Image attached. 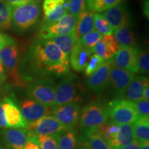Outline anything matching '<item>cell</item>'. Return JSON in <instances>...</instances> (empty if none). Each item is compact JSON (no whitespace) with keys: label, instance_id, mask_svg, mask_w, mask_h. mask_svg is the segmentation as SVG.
Segmentation results:
<instances>
[{"label":"cell","instance_id":"obj_1","mask_svg":"<svg viewBox=\"0 0 149 149\" xmlns=\"http://www.w3.org/2000/svg\"><path fill=\"white\" fill-rule=\"evenodd\" d=\"M19 70L25 84L47 76L59 77L69 72V59L51 40L38 39L30 46Z\"/></svg>","mask_w":149,"mask_h":149},{"label":"cell","instance_id":"obj_2","mask_svg":"<svg viewBox=\"0 0 149 149\" xmlns=\"http://www.w3.org/2000/svg\"><path fill=\"white\" fill-rule=\"evenodd\" d=\"M12 10L11 24L16 31L20 32L31 29L42 17L40 2H29Z\"/></svg>","mask_w":149,"mask_h":149},{"label":"cell","instance_id":"obj_3","mask_svg":"<svg viewBox=\"0 0 149 149\" xmlns=\"http://www.w3.org/2000/svg\"><path fill=\"white\" fill-rule=\"evenodd\" d=\"M0 59L4 68L7 78H9L15 86L24 87L25 84L20 74L21 51L17 44L7 46L0 50Z\"/></svg>","mask_w":149,"mask_h":149},{"label":"cell","instance_id":"obj_4","mask_svg":"<svg viewBox=\"0 0 149 149\" xmlns=\"http://www.w3.org/2000/svg\"><path fill=\"white\" fill-rule=\"evenodd\" d=\"M108 114L111 122L118 124H133L139 119L135 102L124 98H116L109 102Z\"/></svg>","mask_w":149,"mask_h":149},{"label":"cell","instance_id":"obj_5","mask_svg":"<svg viewBox=\"0 0 149 149\" xmlns=\"http://www.w3.org/2000/svg\"><path fill=\"white\" fill-rule=\"evenodd\" d=\"M56 86L55 81L49 77L33 80L27 86V95L46 107H53Z\"/></svg>","mask_w":149,"mask_h":149},{"label":"cell","instance_id":"obj_6","mask_svg":"<svg viewBox=\"0 0 149 149\" xmlns=\"http://www.w3.org/2000/svg\"><path fill=\"white\" fill-rule=\"evenodd\" d=\"M108 107L97 101L91 102L83 108L80 117L81 127L86 130L97 128L108 122Z\"/></svg>","mask_w":149,"mask_h":149},{"label":"cell","instance_id":"obj_7","mask_svg":"<svg viewBox=\"0 0 149 149\" xmlns=\"http://www.w3.org/2000/svg\"><path fill=\"white\" fill-rule=\"evenodd\" d=\"M78 18L66 13L59 21L53 24H43L39 31V39L51 40L55 37L68 35L76 29Z\"/></svg>","mask_w":149,"mask_h":149},{"label":"cell","instance_id":"obj_8","mask_svg":"<svg viewBox=\"0 0 149 149\" xmlns=\"http://www.w3.org/2000/svg\"><path fill=\"white\" fill-rule=\"evenodd\" d=\"M78 84L73 74L65 76L56 86L55 100L53 107L70 102H78Z\"/></svg>","mask_w":149,"mask_h":149},{"label":"cell","instance_id":"obj_9","mask_svg":"<svg viewBox=\"0 0 149 149\" xmlns=\"http://www.w3.org/2000/svg\"><path fill=\"white\" fill-rule=\"evenodd\" d=\"M26 129L29 135L37 137L61 133L68 128L52 115H46L35 122L29 123Z\"/></svg>","mask_w":149,"mask_h":149},{"label":"cell","instance_id":"obj_10","mask_svg":"<svg viewBox=\"0 0 149 149\" xmlns=\"http://www.w3.org/2000/svg\"><path fill=\"white\" fill-rule=\"evenodd\" d=\"M134 77V72L117 68L113 64L109 73L108 88L117 98H123L126 88Z\"/></svg>","mask_w":149,"mask_h":149},{"label":"cell","instance_id":"obj_11","mask_svg":"<svg viewBox=\"0 0 149 149\" xmlns=\"http://www.w3.org/2000/svg\"><path fill=\"white\" fill-rule=\"evenodd\" d=\"M52 116L68 129H72L79 122L81 107L79 102H70L58 107H52Z\"/></svg>","mask_w":149,"mask_h":149},{"label":"cell","instance_id":"obj_12","mask_svg":"<svg viewBox=\"0 0 149 149\" xmlns=\"http://www.w3.org/2000/svg\"><path fill=\"white\" fill-rule=\"evenodd\" d=\"M1 102L8 128H26L28 123L24 118L13 95L5 97Z\"/></svg>","mask_w":149,"mask_h":149},{"label":"cell","instance_id":"obj_13","mask_svg":"<svg viewBox=\"0 0 149 149\" xmlns=\"http://www.w3.org/2000/svg\"><path fill=\"white\" fill-rule=\"evenodd\" d=\"M140 51L137 46H120L112 58L113 66L137 73V58Z\"/></svg>","mask_w":149,"mask_h":149},{"label":"cell","instance_id":"obj_14","mask_svg":"<svg viewBox=\"0 0 149 149\" xmlns=\"http://www.w3.org/2000/svg\"><path fill=\"white\" fill-rule=\"evenodd\" d=\"M112 59L106 61L101 66L89 77L87 80V86L96 94H101L107 90L109 85V77L111 67Z\"/></svg>","mask_w":149,"mask_h":149},{"label":"cell","instance_id":"obj_15","mask_svg":"<svg viewBox=\"0 0 149 149\" xmlns=\"http://www.w3.org/2000/svg\"><path fill=\"white\" fill-rule=\"evenodd\" d=\"M51 108L30 98L23 100L20 105L22 114L28 124L48 115L51 112Z\"/></svg>","mask_w":149,"mask_h":149},{"label":"cell","instance_id":"obj_16","mask_svg":"<svg viewBox=\"0 0 149 149\" xmlns=\"http://www.w3.org/2000/svg\"><path fill=\"white\" fill-rule=\"evenodd\" d=\"M120 48V46L117 44L113 35H102L92 48V51L93 54L107 61L113 58Z\"/></svg>","mask_w":149,"mask_h":149},{"label":"cell","instance_id":"obj_17","mask_svg":"<svg viewBox=\"0 0 149 149\" xmlns=\"http://www.w3.org/2000/svg\"><path fill=\"white\" fill-rule=\"evenodd\" d=\"M66 0H44L43 3V24H51L59 21L67 13L64 4Z\"/></svg>","mask_w":149,"mask_h":149},{"label":"cell","instance_id":"obj_18","mask_svg":"<svg viewBox=\"0 0 149 149\" xmlns=\"http://www.w3.org/2000/svg\"><path fill=\"white\" fill-rule=\"evenodd\" d=\"M0 134L9 149H23L29 136L26 128H6Z\"/></svg>","mask_w":149,"mask_h":149},{"label":"cell","instance_id":"obj_19","mask_svg":"<svg viewBox=\"0 0 149 149\" xmlns=\"http://www.w3.org/2000/svg\"><path fill=\"white\" fill-rule=\"evenodd\" d=\"M102 15L114 30L128 24L130 22L129 14L125 6L122 3L108 9Z\"/></svg>","mask_w":149,"mask_h":149},{"label":"cell","instance_id":"obj_20","mask_svg":"<svg viewBox=\"0 0 149 149\" xmlns=\"http://www.w3.org/2000/svg\"><path fill=\"white\" fill-rule=\"evenodd\" d=\"M92 54V49L76 42L69 56L70 65L73 70L79 72L84 71Z\"/></svg>","mask_w":149,"mask_h":149},{"label":"cell","instance_id":"obj_21","mask_svg":"<svg viewBox=\"0 0 149 149\" xmlns=\"http://www.w3.org/2000/svg\"><path fill=\"white\" fill-rule=\"evenodd\" d=\"M148 84V77L139 75L134 78L128 84L123 98L128 101L137 102L143 99V93L145 86Z\"/></svg>","mask_w":149,"mask_h":149},{"label":"cell","instance_id":"obj_22","mask_svg":"<svg viewBox=\"0 0 149 149\" xmlns=\"http://www.w3.org/2000/svg\"><path fill=\"white\" fill-rule=\"evenodd\" d=\"M135 141H136V138L133 124H123L120 126L118 133L109 144L113 149H117L131 144Z\"/></svg>","mask_w":149,"mask_h":149},{"label":"cell","instance_id":"obj_23","mask_svg":"<svg viewBox=\"0 0 149 149\" xmlns=\"http://www.w3.org/2000/svg\"><path fill=\"white\" fill-rule=\"evenodd\" d=\"M94 13L86 9L84 12L80 15L76 29L74 30V36L77 40H79L84 35L95 30L94 27Z\"/></svg>","mask_w":149,"mask_h":149},{"label":"cell","instance_id":"obj_24","mask_svg":"<svg viewBox=\"0 0 149 149\" xmlns=\"http://www.w3.org/2000/svg\"><path fill=\"white\" fill-rule=\"evenodd\" d=\"M114 37L120 46H135L137 39L129 24L114 31Z\"/></svg>","mask_w":149,"mask_h":149},{"label":"cell","instance_id":"obj_25","mask_svg":"<svg viewBox=\"0 0 149 149\" xmlns=\"http://www.w3.org/2000/svg\"><path fill=\"white\" fill-rule=\"evenodd\" d=\"M50 40H51L68 59H69L70 52L77 41L74 36V32L68 35L55 37Z\"/></svg>","mask_w":149,"mask_h":149},{"label":"cell","instance_id":"obj_26","mask_svg":"<svg viewBox=\"0 0 149 149\" xmlns=\"http://www.w3.org/2000/svg\"><path fill=\"white\" fill-rule=\"evenodd\" d=\"M83 137L91 149H113L99 135L95 129L86 130Z\"/></svg>","mask_w":149,"mask_h":149},{"label":"cell","instance_id":"obj_27","mask_svg":"<svg viewBox=\"0 0 149 149\" xmlns=\"http://www.w3.org/2000/svg\"><path fill=\"white\" fill-rule=\"evenodd\" d=\"M136 140L139 143L149 141V117H140L133 124Z\"/></svg>","mask_w":149,"mask_h":149},{"label":"cell","instance_id":"obj_28","mask_svg":"<svg viewBox=\"0 0 149 149\" xmlns=\"http://www.w3.org/2000/svg\"><path fill=\"white\" fill-rule=\"evenodd\" d=\"M77 134L72 129H68L58 135V149H76Z\"/></svg>","mask_w":149,"mask_h":149},{"label":"cell","instance_id":"obj_29","mask_svg":"<svg viewBox=\"0 0 149 149\" xmlns=\"http://www.w3.org/2000/svg\"><path fill=\"white\" fill-rule=\"evenodd\" d=\"M123 0H86L88 10L100 13L120 4Z\"/></svg>","mask_w":149,"mask_h":149},{"label":"cell","instance_id":"obj_30","mask_svg":"<svg viewBox=\"0 0 149 149\" xmlns=\"http://www.w3.org/2000/svg\"><path fill=\"white\" fill-rule=\"evenodd\" d=\"M120 126L115 123L110 122L102 124L97 128H94L97 132V133L103 138L104 140L109 143L115 136L118 133Z\"/></svg>","mask_w":149,"mask_h":149},{"label":"cell","instance_id":"obj_31","mask_svg":"<svg viewBox=\"0 0 149 149\" xmlns=\"http://www.w3.org/2000/svg\"><path fill=\"white\" fill-rule=\"evenodd\" d=\"M12 10L6 0H0V29L6 30L10 28Z\"/></svg>","mask_w":149,"mask_h":149},{"label":"cell","instance_id":"obj_32","mask_svg":"<svg viewBox=\"0 0 149 149\" xmlns=\"http://www.w3.org/2000/svg\"><path fill=\"white\" fill-rule=\"evenodd\" d=\"M94 27L102 35H111L113 34L115 30L111 27L109 22L105 19L102 14L94 13Z\"/></svg>","mask_w":149,"mask_h":149},{"label":"cell","instance_id":"obj_33","mask_svg":"<svg viewBox=\"0 0 149 149\" xmlns=\"http://www.w3.org/2000/svg\"><path fill=\"white\" fill-rule=\"evenodd\" d=\"M58 135L55 134L37 137L40 149H58Z\"/></svg>","mask_w":149,"mask_h":149},{"label":"cell","instance_id":"obj_34","mask_svg":"<svg viewBox=\"0 0 149 149\" xmlns=\"http://www.w3.org/2000/svg\"><path fill=\"white\" fill-rule=\"evenodd\" d=\"M101 37L102 35L100 33H98L96 30H93V31L88 33V34L84 35L79 40H78L77 42L82 46H85V47L92 49L97 44V42H98L99 40L101 38Z\"/></svg>","mask_w":149,"mask_h":149},{"label":"cell","instance_id":"obj_35","mask_svg":"<svg viewBox=\"0 0 149 149\" xmlns=\"http://www.w3.org/2000/svg\"><path fill=\"white\" fill-rule=\"evenodd\" d=\"M105 60L99 57L95 54H92L89 58L86 66L84 69L85 74L87 77H90L91 75L94 73L97 70L99 69L100 66L105 62Z\"/></svg>","mask_w":149,"mask_h":149},{"label":"cell","instance_id":"obj_36","mask_svg":"<svg viewBox=\"0 0 149 149\" xmlns=\"http://www.w3.org/2000/svg\"><path fill=\"white\" fill-rule=\"evenodd\" d=\"M149 72V53L148 51H140L137 58V73L148 74Z\"/></svg>","mask_w":149,"mask_h":149},{"label":"cell","instance_id":"obj_37","mask_svg":"<svg viewBox=\"0 0 149 149\" xmlns=\"http://www.w3.org/2000/svg\"><path fill=\"white\" fill-rule=\"evenodd\" d=\"M86 10V0H70L68 12L72 15L79 18L80 15Z\"/></svg>","mask_w":149,"mask_h":149},{"label":"cell","instance_id":"obj_38","mask_svg":"<svg viewBox=\"0 0 149 149\" xmlns=\"http://www.w3.org/2000/svg\"><path fill=\"white\" fill-rule=\"evenodd\" d=\"M136 110L139 118L144 117H149V102L148 100H142L135 102Z\"/></svg>","mask_w":149,"mask_h":149},{"label":"cell","instance_id":"obj_39","mask_svg":"<svg viewBox=\"0 0 149 149\" xmlns=\"http://www.w3.org/2000/svg\"><path fill=\"white\" fill-rule=\"evenodd\" d=\"M16 41L9 35L0 32V50L7 46L15 44Z\"/></svg>","mask_w":149,"mask_h":149},{"label":"cell","instance_id":"obj_40","mask_svg":"<svg viewBox=\"0 0 149 149\" xmlns=\"http://www.w3.org/2000/svg\"><path fill=\"white\" fill-rule=\"evenodd\" d=\"M23 149H40L36 137L29 134L28 139Z\"/></svg>","mask_w":149,"mask_h":149},{"label":"cell","instance_id":"obj_41","mask_svg":"<svg viewBox=\"0 0 149 149\" xmlns=\"http://www.w3.org/2000/svg\"><path fill=\"white\" fill-rule=\"evenodd\" d=\"M1 128H8L7 123L6 122L4 111H3L2 102L0 100V129Z\"/></svg>","mask_w":149,"mask_h":149},{"label":"cell","instance_id":"obj_42","mask_svg":"<svg viewBox=\"0 0 149 149\" xmlns=\"http://www.w3.org/2000/svg\"><path fill=\"white\" fill-rule=\"evenodd\" d=\"M6 1L12 9L29 3L28 0H6Z\"/></svg>","mask_w":149,"mask_h":149},{"label":"cell","instance_id":"obj_43","mask_svg":"<svg viewBox=\"0 0 149 149\" xmlns=\"http://www.w3.org/2000/svg\"><path fill=\"white\" fill-rule=\"evenodd\" d=\"M7 79H8V78H7V76L6 74L2 63H1V59H0V84L5 86Z\"/></svg>","mask_w":149,"mask_h":149},{"label":"cell","instance_id":"obj_44","mask_svg":"<svg viewBox=\"0 0 149 149\" xmlns=\"http://www.w3.org/2000/svg\"><path fill=\"white\" fill-rule=\"evenodd\" d=\"M76 149H91L87 143L86 142L83 137H80L79 139H77V146H76Z\"/></svg>","mask_w":149,"mask_h":149},{"label":"cell","instance_id":"obj_45","mask_svg":"<svg viewBox=\"0 0 149 149\" xmlns=\"http://www.w3.org/2000/svg\"><path fill=\"white\" fill-rule=\"evenodd\" d=\"M149 3L148 0H143L141 2V8H142V11L144 13V15L146 17L147 19H148L149 16Z\"/></svg>","mask_w":149,"mask_h":149},{"label":"cell","instance_id":"obj_46","mask_svg":"<svg viewBox=\"0 0 149 149\" xmlns=\"http://www.w3.org/2000/svg\"><path fill=\"white\" fill-rule=\"evenodd\" d=\"M139 146H140V143L136 140L134 142L131 143V144L120 147V148L117 149H139Z\"/></svg>","mask_w":149,"mask_h":149},{"label":"cell","instance_id":"obj_47","mask_svg":"<svg viewBox=\"0 0 149 149\" xmlns=\"http://www.w3.org/2000/svg\"><path fill=\"white\" fill-rule=\"evenodd\" d=\"M143 99L146 100H149V84L145 86L144 93H143Z\"/></svg>","mask_w":149,"mask_h":149},{"label":"cell","instance_id":"obj_48","mask_svg":"<svg viewBox=\"0 0 149 149\" xmlns=\"http://www.w3.org/2000/svg\"><path fill=\"white\" fill-rule=\"evenodd\" d=\"M139 149H149V141H146L144 143H140Z\"/></svg>","mask_w":149,"mask_h":149},{"label":"cell","instance_id":"obj_49","mask_svg":"<svg viewBox=\"0 0 149 149\" xmlns=\"http://www.w3.org/2000/svg\"><path fill=\"white\" fill-rule=\"evenodd\" d=\"M5 87L6 86H2L1 84H0V97L2 95L3 91H4Z\"/></svg>","mask_w":149,"mask_h":149},{"label":"cell","instance_id":"obj_50","mask_svg":"<svg viewBox=\"0 0 149 149\" xmlns=\"http://www.w3.org/2000/svg\"><path fill=\"white\" fill-rule=\"evenodd\" d=\"M29 2H41L42 0H28Z\"/></svg>","mask_w":149,"mask_h":149},{"label":"cell","instance_id":"obj_51","mask_svg":"<svg viewBox=\"0 0 149 149\" xmlns=\"http://www.w3.org/2000/svg\"><path fill=\"white\" fill-rule=\"evenodd\" d=\"M0 149H3L2 148H1V147H0Z\"/></svg>","mask_w":149,"mask_h":149}]
</instances>
